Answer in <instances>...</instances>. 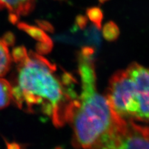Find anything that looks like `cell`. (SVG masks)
Returning a JSON list of instances; mask_svg holds the SVG:
<instances>
[{
    "label": "cell",
    "mask_w": 149,
    "mask_h": 149,
    "mask_svg": "<svg viewBox=\"0 0 149 149\" xmlns=\"http://www.w3.org/2000/svg\"><path fill=\"white\" fill-rule=\"evenodd\" d=\"M106 98L114 113L123 118H138V93L126 70L116 72L109 81Z\"/></svg>",
    "instance_id": "obj_3"
},
{
    "label": "cell",
    "mask_w": 149,
    "mask_h": 149,
    "mask_svg": "<svg viewBox=\"0 0 149 149\" xmlns=\"http://www.w3.org/2000/svg\"><path fill=\"white\" fill-rule=\"evenodd\" d=\"M11 55L16 68L13 101L18 108L45 116L57 127L70 122L78 101L71 74L24 47H16Z\"/></svg>",
    "instance_id": "obj_1"
},
{
    "label": "cell",
    "mask_w": 149,
    "mask_h": 149,
    "mask_svg": "<svg viewBox=\"0 0 149 149\" xmlns=\"http://www.w3.org/2000/svg\"><path fill=\"white\" fill-rule=\"evenodd\" d=\"M102 34L106 40L109 41L114 40L119 35V28L113 22H109L104 25Z\"/></svg>",
    "instance_id": "obj_9"
},
{
    "label": "cell",
    "mask_w": 149,
    "mask_h": 149,
    "mask_svg": "<svg viewBox=\"0 0 149 149\" xmlns=\"http://www.w3.org/2000/svg\"><path fill=\"white\" fill-rule=\"evenodd\" d=\"M13 40L11 36L0 38V78L9 72L12 65V55L9 49V45Z\"/></svg>",
    "instance_id": "obj_7"
},
{
    "label": "cell",
    "mask_w": 149,
    "mask_h": 149,
    "mask_svg": "<svg viewBox=\"0 0 149 149\" xmlns=\"http://www.w3.org/2000/svg\"><path fill=\"white\" fill-rule=\"evenodd\" d=\"M86 13L90 20L94 23L97 28L100 29L101 27L102 17H103V15H102V13L101 9L96 7L91 8L88 9Z\"/></svg>",
    "instance_id": "obj_10"
},
{
    "label": "cell",
    "mask_w": 149,
    "mask_h": 149,
    "mask_svg": "<svg viewBox=\"0 0 149 149\" xmlns=\"http://www.w3.org/2000/svg\"><path fill=\"white\" fill-rule=\"evenodd\" d=\"M127 71L136 84L138 93L137 119L149 121V69L134 63Z\"/></svg>",
    "instance_id": "obj_5"
},
{
    "label": "cell",
    "mask_w": 149,
    "mask_h": 149,
    "mask_svg": "<svg viewBox=\"0 0 149 149\" xmlns=\"http://www.w3.org/2000/svg\"><path fill=\"white\" fill-rule=\"evenodd\" d=\"M36 0H0V11H6L13 23L27 15L34 9Z\"/></svg>",
    "instance_id": "obj_6"
},
{
    "label": "cell",
    "mask_w": 149,
    "mask_h": 149,
    "mask_svg": "<svg viewBox=\"0 0 149 149\" xmlns=\"http://www.w3.org/2000/svg\"><path fill=\"white\" fill-rule=\"evenodd\" d=\"M11 101H13L11 84L0 78V109L7 107Z\"/></svg>",
    "instance_id": "obj_8"
},
{
    "label": "cell",
    "mask_w": 149,
    "mask_h": 149,
    "mask_svg": "<svg viewBox=\"0 0 149 149\" xmlns=\"http://www.w3.org/2000/svg\"><path fill=\"white\" fill-rule=\"evenodd\" d=\"M93 54L92 50L85 48L79 55L81 91L70 121L74 141L81 149L95 148L120 117L112 109L106 97L97 92Z\"/></svg>",
    "instance_id": "obj_2"
},
{
    "label": "cell",
    "mask_w": 149,
    "mask_h": 149,
    "mask_svg": "<svg viewBox=\"0 0 149 149\" xmlns=\"http://www.w3.org/2000/svg\"><path fill=\"white\" fill-rule=\"evenodd\" d=\"M93 149H149V127L119 117L109 134Z\"/></svg>",
    "instance_id": "obj_4"
}]
</instances>
